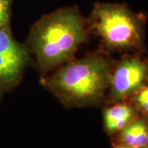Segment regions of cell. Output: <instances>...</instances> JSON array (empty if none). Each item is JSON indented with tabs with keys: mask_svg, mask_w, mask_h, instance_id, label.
I'll list each match as a JSON object with an SVG mask.
<instances>
[{
	"mask_svg": "<svg viewBox=\"0 0 148 148\" xmlns=\"http://www.w3.org/2000/svg\"><path fill=\"white\" fill-rule=\"evenodd\" d=\"M85 39L84 20L74 8H60L43 16L29 35L32 50L44 69L69 60Z\"/></svg>",
	"mask_w": 148,
	"mask_h": 148,
	"instance_id": "cell-1",
	"label": "cell"
},
{
	"mask_svg": "<svg viewBox=\"0 0 148 148\" xmlns=\"http://www.w3.org/2000/svg\"><path fill=\"white\" fill-rule=\"evenodd\" d=\"M109 65L101 56L66 64L48 81L51 89L69 101L89 102L102 95L109 80Z\"/></svg>",
	"mask_w": 148,
	"mask_h": 148,
	"instance_id": "cell-2",
	"label": "cell"
},
{
	"mask_svg": "<svg viewBox=\"0 0 148 148\" xmlns=\"http://www.w3.org/2000/svg\"><path fill=\"white\" fill-rule=\"evenodd\" d=\"M144 18L125 5L97 3L90 14V23L109 49L130 50L141 45Z\"/></svg>",
	"mask_w": 148,
	"mask_h": 148,
	"instance_id": "cell-3",
	"label": "cell"
},
{
	"mask_svg": "<svg viewBox=\"0 0 148 148\" xmlns=\"http://www.w3.org/2000/svg\"><path fill=\"white\" fill-rule=\"evenodd\" d=\"M147 66L135 58H127L117 66L112 79L114 95L123 97L134 92L143 84Z\"/></svg>",
	"mask_w": 148,
	"mask_h": 148,
	"instance_id": "cell-4",
	"label": "cell"
},
{
	"mask_svg": "<svg viewBox=\"0 0 148 148\" xmlns=\"http://www.w3.org/2000/svg\"><path fill=\"white\" fill-rule=\"evenodd\" d=\"M0 54L22 68L26 61V53L12 38L9 26L0 28Z\"/></svg>",
	"mask_w": 148,
	"mask_h": 148,
	"instance_id": "cell-5",
	"label": "cell"
},
{
	"mask_svg": "<svg viewBox=\"0 0 148 148\" xmlns=\"http://www.w3.org/2000/svg\"><path fill=\"white\" fill-rule=\"evenodd\" d=\"M134 110L126 105H117L107 109L105 112V124L110 132L119 130L126 126L132 119Z\"/></svg>",
	"mask_w": 148,
	"mask_h": 148,
	"instance_id": "cell-6",
	"label": "cell"
},
{
	"mask_svg": "<svg viewBox=\"0 0 148 148\" xmlns=\"http://www.w3.org/2000/svg\"><path fill=\"white\" fill-rule=\"evenodd\" d=\"M122 139L126 145L134 148L147 146L148 131L145 123L142 121H137L126 125L122 132Z\"/></svg>",
	"mask_w": 148,
	"mask_h": 148,
	"instance_id": "cell-7",
	"label": "cell"
},
{
	"mask_svg": "<svg viewBox=\"0 0 148 148\" xmlns=\"http://www.w3.org/2000/svg\"><path fill=\"white\" fill-rule=\"evenodd\" d=\"M22 67L0 54V82L10 83L17 78Z\"/></svg>",
	"mask_w": 148,
	"mask_h": 148,
	"instance_id": "cell-8",
	"label": "cell"
},
{
	"mask_svg": "<svg viewBox=\"0 0 148 148\" xmlns=\"http://www.w3.org/2000/svg\"><path fill=\"white\" fill-rule=\"evenodd\" d=\"M12 0H0V28L9 26V18Z\"/></svg>",
	"mask_w": 148,
	"mask_h": 148,
	"instance_id": "cell-9",
	"label": "cell"
},
{
	"mask_svg": "<svg viewBox=\"0 0 148 148\" xmlns=\"http://www.w3.org/2000/svg\"><path fill=\"white\" fill-rule=\"evenodd\" d=\"M137 102L139 106L143 110L148 112V86L144 88L138 94L136 98Z\"/></svg>",
	"mask_w": 148,
	"mask_h": 148,
	"instance_id": "cell-10",
	"label": "cell"
},
{
	"mask_svg": "<svg viewBox=\"0 0 148 148\" xmlns=\"http://www.w3.org/2000/svg\"><path fill=\"white\" fill-rule=\"evenodd\" d=\"M116 148H134V147H132L128 145H119V146H117Z\"/></svg>",
	"mask_w": 148,
	"mask_h": 148,
	"instance_id": "cell-11",
	"label": "cell"
},
{
	"mask_svg": "<svg viewBox=\"0 0 148 148\" xmlns=\"http://www.w3.org/2000/svg\"><path fill=\"white\" fill-rule=\"evenodd\" d=\"M146 148H148V147H146Z\"/></svg>",
	"mask_w": 148,
	"mask_h": 148,
	"instance_id": "cell-12",
	"label": "cell"
}]
</instances>
